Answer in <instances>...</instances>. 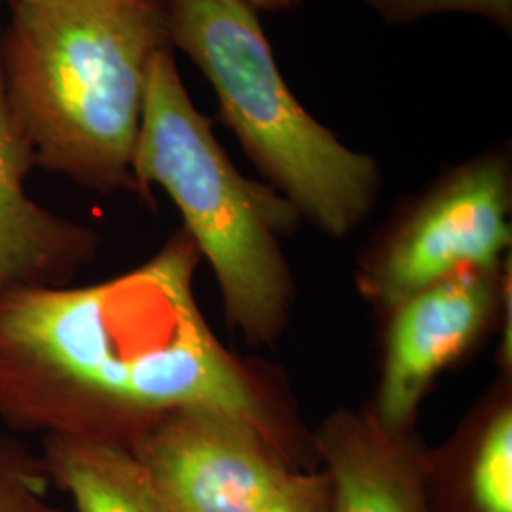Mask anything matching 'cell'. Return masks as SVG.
Instances as JSON below:
<instances>
[{"label":"cell","instance_id":"cell-3","mask_svg":"<svg viewBox=\"0 0 512 512\" xmlns=\"http://www.w3.org/2000/svg\"><path fill=\"white\" fill-rule=\"evenodd\" d=\"M131 173L145 200L156 184L179 207L184 232L219 281L228 321L255 344L272 342L293 296L277 236L300 215L228 160L184 88L173 48L152 63Z\"/></svg>","mask_w":512,"mask_h":512},{"label":"cell","instance_id":"cell-9","mask_svg":"<svg viewBox=\"0 0 512 512\" xmlns=\"http://www.w3.org/2000/svg\"><path fill=\"white\" fill-rule=\"evenodd\" d=\"M332 512H429L425 478L431 456L408 431H391L374 412H338L319 429Z\"/></svg>","mask_w":512,"mask_h":512},{"label":"cell","instance_id":"cell-5","mask_svg":"<svg viewBox=\"0 0 512 512\" xmlns=\"http://www.w3.org/2000/svg\"><path fill=\"white\" fill-rule=\"evenodd\" d=\"M511 162L488 150L412 203L368 266L366 293L387 308L467 270H495L511 245Z\"/></svg>","mask_w":512,"mask_h":512},{"label":"cell","instance_id":"cell-10","mask_svg":"<svg viewBox=\"0 0 512 512\" xmlns=\"http://www.w3.org/2000/svg\"><path fill=\"white\" fill-rule=\"evenodd\" d=\"M42 461L50 482L71 497L73 512H171L128 444L46 435Z\"/></svg>","mask_w":512,"mask_h":512},{"label":"cell","instance_id":"cell-8","mask_svg":"<svg viewBox=\"0 0 512 512\" xmlns=\"http://www.w3.org/2000/svg\"><path fill=\"white\" fill-rule=\"evenodd\" d=\"M35 167L33 147L10 105L0 54V298L19 289L65 287L97 255L92 228L27 194L25 179Z\"/></svg>","mask_w":512,"mask_h":512},{"label":"cell","instance_id":"cell-7","mask_svg":"<svg viewBox=\"0 0 512 512\" xmlns=\"http://www.w3.org/2000/svg\"><path fill=\"white\" fill-rule=\"evenodd\" d=\"M495 270H467L395 308L378 391V421L408 431L427 387L486 329L497 302Z\"/></svg>","mask_w":512,"mask_h":512},{"label":"cell","instance_id":"cell-12","mask_svg":"<svg viewBox=\"0 0 512 512\" xmlns=\"http://www.w3.org/2000/svg\"><path fill=\"white\" fill-rule=\"evenodd\" d=\"M50 484L42 458L0 439V512H73L50 501Z\"/></svg>","mask_w":512,"mask_h":512},{"label":"cell","instance_id":"cell-2","mask_svg":"<svg viewBox=\"0 0 512 512\" xmlns=\"http://www.w3.org/2000/svg\"><path fill=\"white\" fill-rule=\"evenodd\" d=\"M0 54L35 162L99 194L137 192L133 152L156 55L171 48L162 0H8Z\"/></svg>","mask_w":512,"mask_h":512},{"label":"cell","instance_id":"cell-15","mask_svg":"<svg viewBox=\"0 0 512 512\" xmlns=\"http://www.w3.org/2000/svg\"><path fill=\"white\" fill-rule=\"evenodd\" d=\"M249 6H253L256 12L266 10V12H285V10H293L302 0H243Z\"/></svg>","mask_w":512,"mask_h":512},{"label":"cell","instance_id":"cell-11","mask_svg":"<svg viewBox=\"0 0 512 512\" xmlns=\"http://www.w3.org/2000/svg\"><path fill=\"white\" fill-rule=\"evenodd\" d=\"M429 512H512V412L495 414L461 456L429 459Z\"/></svg>","mask_w":512,"mask_h":512},{"label":"cell","instance_id":"cell-6","mask_svg":"<svg viewBox=\"0 0 512 512\" xmlns=\"http://www.w3.org/2000/svg\"><path fill=\"white\" fill-rule=\"evenodd\" d=\"M171 512H256L293 465L251 423L211 408H177L129 444Z\"/></svg>","mask_w":512,"mask_h":512},{"label":"cell","instance_id":"cell-14","mask_svg":"<svg viewBox=\"0 0 512 512\" xmlns=\"http://www.w3.org/2000/svg\"><path fill=\"white\" fill-rule=\"evenodd\" d=\"M256 512H332L329 476L325 471H293Z\"/></svg>","mask_w":512,"mask_h":512},{"label":"cell","instance_id":"cell-4","mask_svg":"<svg viewBox=\"0 0 512 512\" xmlns=\"http://www.w3.org/2000/svg\"><path fill=\"white\" fill-rule=\"evenodd\" d=\"M167 37L219 99V118L300 217L332 238L353 232L378 198L376 162L342 145L294 97L258 12L243 0H162Z\"/></svg>","mask_w":512,"mask_h":512},{"label":"cell","instance_id":"cell-16","mask_svg":"<svg viewBox=\"0 0 512 512\" xmlns=\"http://www.w3.org/2000/svg\"><path fill=\"white\" fill-rule=\"evenodd\" d=\"M6 2H8V0H6Z\"/></svg>","mask_w":512,"mask_h":512},{"label":"cell","instance_id":"cell-13","mask_svg":"<svg viewBox=\"0 0 512 512\" xmlns=\"http://www.w3.org/2000/svg\"><path fill=\"white\" fill-rule=\"evenodd\" d=\"M380 18L393 25H410L437 14H476L490 19L511 35L512 0H365Z\"/></svg>","mask_w":512,"mask_h":512},{"label":"cell","instance_id":"cell-1","mask_svg":"<svg viewBox=\"0 0 512 512\" xmlns=\"http://www.w3.org/2000/svg\"><path fill=\"white\" fill-rule=\"evenodd\" d=\"M198 260L181 230L109 281L2 296L0 421L129 446L171 410L211 408L251 423L291 463L270 406L203 319Z\"/></svg>","mask_w":512,"mask_h":512}]
</instances>
